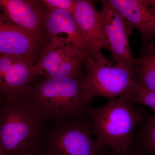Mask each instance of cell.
<instances>
[{
	"instance_id": "cell-13",
	"label": "cell",
	"mask_w": 155,
	"mask_h": 155,
	"mask_svg": "<svg viewBox=\"0 0 155 155\" xmlns=\"http://www.w3.org/2000/svg\"><path fill=\"white\" fill-rule=\"evenodd\" d=\"M43 22L47 42L57 35L64 34L78 48L87 54H91L78 31L73 15L69 11L46 7Z\"/></svg>"
},
{
	"instance_id": "cell-19",
	"label": "cell",
	"mask_w": 155,
	"mask_h": 155,
	"mask_svg": "<svg viewBox=\"0 0 155 155\" xmlns=\"http://www.w3.org/2000/svg\"><path fill=\"white\" fill-rule=\"evenodd\" d=\"M151 3L155 6V0H150Z\"/></svg>"
},
{
	"instance_id": "cell-12",
	"label": "cell",
	"mask_w": 155,
	"mask_h": 155,
	"mask_svg": "<svg viewBox=\"0 0 155 155\" xmlns=\"http://www.w3.org/2000/svg\"><path fill=\"white\" fill-rule=\"evenodd\" d=\"M111 5L136 28L144 45L155 36V6L150 0H108Z\"/></svg>"
},
{
	"instance_id": "cell-17",
	"label": "cell",
	"mask_w": 155,
	"mask_h": 155,
	"mask_svg": "<svg viewBox=\"0 0 155 155\" xmlns=\"http://www.w3.org/2000/svg\"><path fill=\"white\" fill-rule=\"evenodd\" d=\"M44 5L50 9H64L73 13L77 5L76 0H42Z\"/></svg>"
},
{
	"instance_id": "cell-20",
	"label": "cell",
	"mask_w": 155,
	"mask_h": 155,
	"mask_svg": "<svg viewBox=\"0 0 155 155\" xmlns=\"http://www.w3.org/2000/svg\"><path fill=\"white\" fill-rule=\"evenodd\" d=\"M37 155V154H36V155Z\"/></svg>"
},
{
	"instance_id": "cell-8",
	"label": "cell",
	"mask_w": 155,
	"mask_h": 155,
	"mask_svg": "<svg viewBox=\"0 0 155 155\" xmlns=\"http://www.w3.org/2000/svg\"><path fill=\"white\" fill-rule=\"evenodd\" d=\"M34 64L33 61L25 58L0 55L1 99H25L31 87L41 78L34 73Z\"/></svg>"
},
{
	"instance_id": "cell-2",
	"label": "cell",
	"mask_w": 155,
	"mask_h": 155,
	"mask_svg": "<svg viewBox=\"0 0 155 155\" xmlns=\"http://www.w3.org/2000/svg\"><path fill=\"white\" fill-rule=\"evenodd\" d=\"M45 121L25 99H1L0 150L5 155H35Z\"/></svg>"
},
{
	"instance_id": "cell-7",
	"label": "cell",
	"mask_w": 155,
	"mask_h": 155,
	"mask_svg": "<svg viewBox=\"0 0 155 155\" xmlns=\"http://www.w3.org/2000/svg\"><path fill=\"white\" fill-rule=\"evenodd\" d=\"M107 49L114 62L120 64L134 74L135 59L133 58L129 43V35L134 28L130 23L111 5L108 0L100 1Z\"/></svg>"
},
{
	"instance_id": "cell-16",
	"label": "cell",
	"mask_w": 155,
	"mask_h": 155,
	"mask_svg": "<svg viewBox=\"0 0 155 155\" xmlns=\"http://www.w3.org/2000/svg\"><path fill=\"white\" fill-rule=\"evenodd\" d=\"M131 102L146 106L152 110L155 116V90L138 89L129 100Z\"/></svg>"
},
{
	"instance_id": "cell-11",
	"label": "cell",
	"mask_w": 155,
	"mask_h": 155,
	"mask_svg": "<svg viewBox=\"0 0 155 155\" xmlns=\"http://www.w3.org/2000/svg\"><path fill=\"white\" fill-rule=\"evenodd\" d=\"M0 8L12 23L46 41L43 22L46 7L41 1L0 0Z\"/></svg>"
},
{
	"instance_id": "cell-18",
	"label": "cell",
	"mask_w": 155,
	"mask_h": 155,
	"mask_svg": "<svg viewBox=\"0 0 155 155\" xmlns=\"http://www.w3.org/2000/svg\"><path fill=\"white\" fill-rule=\"evenodd\" d=\"M131 147L127 151L123 152H119L113 151L114 152V155H138L137 153L133 151V150L131 149Z\"/></svg>"
},
{
	"instance_id": "cell-5",
	"label": "cell",
	"mask_w": 155,
	"mask_h": 155,
	"mask_svg": "<svg viewBox=\"0 0 155 155\" xmlns=\"http://www.w3.org/2000/svg\"><path fill=\"white\" fill-rule=\"evenodd\" d=\"M85 116L54 122L43 134V155H102Z\"/></svg>"
},
{
	"instance_id": "cell-6",
	"label": "cell",
	"mask_w": 155,
	"mask_h": 155,
	"mask_svg": "<svg viewBox=\"0 0 155 155\" xmlns=\"http://www.w3.org/2000/svg\"><path fill=\"white\" fill-rule=\"evenodd\" d=\"M88 54L67 37L59 35L45 45L32 69L35 75L41 78H82V69Z\"/></svg>"
},
{
	"instance_id": "cell-14",
	"label": "cell",
	"mask_w": 155,
	"mask_h": 155,
	"mask_svg": "<svg viewBox=\"0 0 155 155\" xmlns=\"http://www.w3.org/2000/svg\"><path fill=\"white\" fill-rule=\"evenodd\" d=\"M135 64L133 74L135 83L140 88L155 90V51L152 44L141 57L135 59Z\"/></svg>"
},
{
	"instance_id": "cell-4",
	"label": "cell",
	"mask_w": 155,
	"mask_h": 155,
	"mask_svg": "<svg viewBox=\"0 0 155 155\" xmlns=\"http://www.w3.org/2000/svg\"><path fill=\"white\" fill-rule=\"evenodd\" d=\"M84 67L86 73L83 78L84 94L89 101L98 96L128 100L138 88L129 69L112 63L102 53L87 55Z\"/></svg>"
},
{
	"instance_id": "cell-1",
	"label": "cell",
	"mask_w": 155,
	"mask_h": 155,
	"mask_svg": "<svg viewBox=\"0 0 155 155\" xmlns=\"http://www.w3.org/2000/svg\"><path fill=\"white\" fill-rule=\"evenodd\" d=\"M83 78H41L31 87L25 100L45 122L86 115L90 101L84 94Z\"/></svg>"
},
{
	"instance_id": "cell-10",
	"label": "cell",
	"mask_w": 155,
	"mask_h": 155,
	"mask_svg": "<svg viewBox=\"0 0 155 155\" xmlns=\"http://www.w3.org/2000/svg\"><path fill=\"white\" fill-rule=\"evenodd\" d=\"M81 35L93 55L101 53L102 48L107 49L101 14L90 0L78 1L72 13Z\"/></svg>"
},
{
	"instance_id": "cell-15",
	"label": "cell",
	"mask_w": 155,
	"mask_h": 155,
	"mask_svg": "<svg viewBox=\"0 0 155 155\" xmlns=\"http://www.w3.org/2000/svg\"><path fill=\"white\" fill-rule=\"evenodd\" d=\"M136 140L143 151L155 155V116H147L142 122Z\"/></svg>"
},
{
	"instance_id": "cell-3",
	"label": "cell",
	"mask_w": 155,
	"mask_h": 155,
	"mask_svg": "<svg viewBox=\"0 0 155 155\" xmlns=\"http://www.w3.org/2000/svg\"><path fill=\"white\" fill-rule=\"evenodd\" d=\"M87 114L96 140L119 152L132 147L134 129L144 120L133 103L123 97L112 99L97 109L90 106Z\"/></svg>"
},
{
	"instance_id": "cell-9",
	"label": "cell",
	"mask_w": 155,
	"mask_h": 155,
	"mask_svg": "<svg viewBox=\"0 0 155 155\" xmlns=\"http://www.w3.org/2000/svg\"><path fill=\"white\" fill-rule=\"evenodd\" d=\"M46 43L44 39L15 25L0 13V55L17 56L35 64Z\"/></svg>"
}]
</instances>
